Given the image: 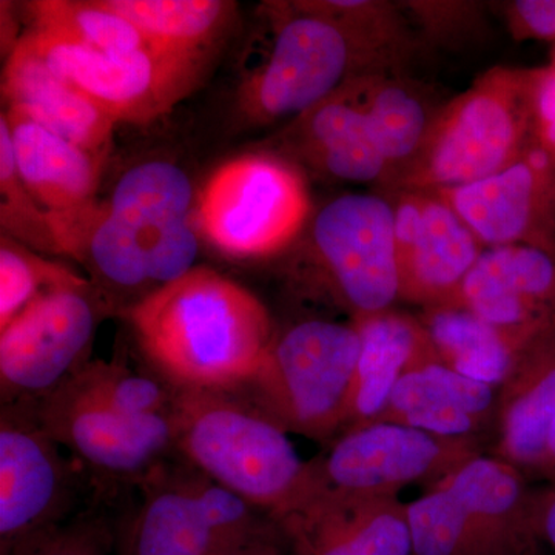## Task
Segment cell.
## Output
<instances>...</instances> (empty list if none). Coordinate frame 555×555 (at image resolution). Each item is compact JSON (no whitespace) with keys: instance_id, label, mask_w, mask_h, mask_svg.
<instances>
[{"instance_id":"cell-22","label":"cell","mask_w":555,"mask_h":555,"mask_svg":"<svg viewBox=\"0 0 555 555\" xmlns=\"http://www.w3.org/2000/svg\"><path fill=\"white\" fill-rule=\"evenodd\" d=\"M444 480L465 503L480 555H539L534 488L521 470L481 452Z\"/></svg>"},{"instance_id":"cell-28","label":"cell","mask_w":555,"mask_h":555,"mask_svg":"<svg viewBox=\"0 0 555 555\" xmlns=\"http://www.w3.org/2000/svg\"><path fill=\"white\" fill-rule=\"evenodd\" d=\"M133 24L152 46L203 56L228 24L233 3L219 0H101Z\"/></svg>"},{"instance_id":"cell-30","label":"cell","mask_w":555,"mask_h":555,"mask_svg":"<svg viewBox=\"0 0 555 555\" xmlns=\"http://www.w3.org/2000/svg\"><path fill=\"white\" fill-rule=\"evenodd\" d=\"M192 204L188 175L173 164L153 160L127 171L105 208L133 224H173L192 219Z\"/></svg>"},{"instance_id":"cell-33","label":"cell","mask_w":555,"mask_h":555,"mask_svg":"<svg viewBox=\"0 0 555 555\" xmlns=\"http://www.w3.org/2000/svg\"><path fill=\"white\" fill-rule=\"evenodd\" d=\"M86 283L89 281L64 266L46 261L3 236L0 246V331L51 288Z\"/></svg>"},{"instance_id":"cell-3","label":"cell","mask_w":555,"mask_h":555,"mask_svg":"<svg viewBox=\"0 0 555 555\" xmlns=\"http://www.w3.org/2000/svg\"><path fill=\"white\" fill-rule=\"evenodd\" d=\"M539 68L494 67L448 100L425 145L390 190H447L492 177L535 144ZM387 192V193H390Z\"/></svg>"},{"instance_id":"cell-11","label":"cell","mask_w":555,"mask_h":555,"mask_svg":"<svg viewBox=\"0 0 555 555\" xmlns=\"http://www.w3.org/2000/svg\"><path fill=\"white\" fill-rule=\"evenodd\" d=\"M481 452V441L372 422L339 434L310 465L315 489L387 496L411 485L429 488Z\"/></svg>"},{"instance_id":"cell-41","label":"cell","mask_w":555,"mask_h":555,"mask_svg":"<svg viewBox=\"0 0 555 555\" xmlns=\"http://www.w3.org/2000/svg\"><path fill=\"white\" fill-rule=\"evenodd\" d=\"M551 67H553L555 69V47H554V50H553V57H551Z\"/></svg>"},{"instance_id":"cell-24","label":"cell","mask_w":555,"mask_h":555,"mask_svg":"<svg viewBox=\"0 0 555 555\" xmlns=\"http://www.w3.org/2000/svg\"><path fill=\"white\" fill-rule=\"evenodd\" d=\"M14 163L21 181L50 217H65L93 203L100 160L20 112L9 109Z\"/></svg>"},{"instance_id":"cell-12","label":"cell","mask_w":555,"mask_h":555,"mask_svg":"<svg viewBox=\"0 0 555 555\" xmlns=\"http://www.w3.org/2000/svg\"><path fill=\"white\" fill-rule=\"evenodd\" d=\"M51 222L62 254L89 262L100 286L112 294L137 297V305L195 269L199 243L192 219L133 224L91 203L75 214L51 218Z\"/></svg>"},{"instance_id":"cell-2","label":"cell","mask_w":555,"mask_h":555,"mask_svg":"<svg viewBox=\"0 0 555 555\" xmlns=\"http://www.w3.org/2000/svg\"><path fill=\"white\" fill-rule=\"evenodd\" d=\"M173 423L184 462L275 524L312 495L310 460L243 393L179 390Z\"/></svg>"},{"instance_id":"cell-35","label":"cell","mask_w":555,"mask_h":555,"mask_svg":"<svg viewBox=\"0 0 555 555\" xmlns=\"http://www.w3.org/2000/svg\"><path fill=\"white\" fill-rule=\"evenodd\" d=\"M422 46L455 49L476 42L486 31V11L491 3L467 0H415L401 2Z\"/></svg>"},{"instance_id":"cell-13","label":"cell","mask_w":555,"mask_h":555,"mask_svg":"<svg viewBox=\"0 0 555 555\" xmlns=\"http://www.w3.org/2000/svg\"><path fill=\"white\" fill-rule=\"evenodd\" d=\"M79 477L30 404H2L0 555L73 518Z\"/></svg>"},{"instance_id":"cell-5","label":"cell","mask_w":555,"mask_h":555,"mask_svg":"<svg viewBox=\"0 0 555 555\" xmlns=\"http://www.w3.org/2000/svg\"><path fill=\"white\" fill-rule=\"evenodd\" d=\"M361 339L356 324L305 320L275 334L243 393L288 434L331 443L346 429Z\"/></svg>"},{"instance_id":"cell-34","label":"cell","mask_w":555,"mask_h":555,"mask_svg":"<svg viewBox=\"0 0 555 555\" xmlns=\"http://www.w3.org/2000/svg\"><path fill=\"white\" fill-rule=\"evenodd\" d=\"M0 190L2 229L36 250L62 254L50 215L40 210L17 173L5 115L0 118Z\"/></svg>"},{"instance_id":"cell-23","label":"cell","mask_w":555,"mask_h":555,"mask_svg":"<svg viewBox=\"0 0 555 555\" xmlns=\"http://www.w3.org/2000/svg\"><path fill=\"white\" fill-rule=\"evenodd\" d=\"M3 100L61 138L100 155L116 122L87 94L54 75L22 36L11 50L2 78Z\"/></svg>"},{"instance_id":"cell-27","label":"cell","mask_w":555,"mask_h":555,"mask_svg":"<svg viewBox=\"0 0 555 555\" xmlns=\"http://www.w3.org/2000/svg\"><path fill=\"white\" fill-rule=\"evenodd\" d=\"M418 320L437 356L449 367L500 389L516 367L526 345L550 318L529 326L503 327L466 309L434 306L423 309Z\"/></svg>"},{"instance_id":"cell-14","label":"cell","mask_w":555,"mask_h":555,"mask_svg":"<svg viewBox=\"0 0 555 555\" xmlns=\"http://www.w3.org/2000/svg\"><path fill=\"white\" fill-rule=\"evenodd\" d=\"M30 406L40 427L102 489L139 486L178 455L173 414H120L60 390Z\"/></svg>"},{"instance_id":"cell-19","label":"cell","mask_w":555,"mask_h":555,"mask_svg":"<svg viewBox=\"0 0 555 555\" xmlns=\"http://www.w3.org/2000/svg\"><path fill=\"white\" fill-rule=\"evenodd\" d=\"M555 422V313L535 332L499 389L492 452L543 480Z\"/></svg>"},{"instance_id":"cell-17","label":"cell","mask_w":555,"mask_h":555,"mask_svg":"<svg viewBox=\"0 0 555 555\" xmlns=\"http://www.w3.org/2000/svg\"><path fill=\"white\" fill-rule=\"evenodd\" d=\"M276 526L287 555H412L408 507L398 495L315 489Z\"/></svg>"},{"instance_id":"cell-37","label":"cell","mask_w":555,"mask_h":555,"mask_svg":"<svg viewBox=\"0 0 555 555\" xmlns=\"http://www.w3.org/2000/svg\"><path fill=\"white\" fill-rule=\"evenodd\" d=\"M499 9L513 39L555 42V0H514Z\"/></svg>"},{"instance_id":"cell-38","label":"cell","mask_w":555,"mask_h":555,"mask_svg":"<svg viewBox=\"0 0 555 555\" xmlns=\"http://www.w3.org/2000/svg\"><path fill=\"white\" fill-rule=\"evenodd\" d=\"M534 529L540 545L555 553V483L534 489Z\"/></svg>"},{"instance_id":"cell-16","label":"cell","mask_w":555,"mask_h":555,"mask_svg":"<svg viewBox=\"0 0 555 555\" xmlns=\"http://www.w3.org/2000/svg\"><path fill=\"white\" fill-rule=\"evenodd\" d=\"M437 193L485 247L555 251V159L537 144L492 177Z\"/></svg>"},{"instance_id":"cell-15","label":"cell","mask_w":555,"mask_h":555,"mask_svg":"<svg viewBox=\"0 0 555 555\" xmlns=\"http://www.w3.org/2000/svg\"><path fill=\"white\" fill-rule=\"evenodd\" d=\"M392 201L400 299L422 309L447 305L485 246L459 214L429 190L385 193Z\"/></svg>"},{"instance_id":"cell-21","label":"cell","mask_w":555,"mask_h":555,"mask_svg":"<svg viewBox=\"0 0 555 555\" xmlns=\"http://www.w3.org/2000/svg\"><path fill=\"white\" fill-rule=\"evenodd\" d=\"M499 387L466 377L437 353L415 364L398 382L377 422H396L462 440L494 437Z\"/></svg>"},{"instance_id":"cell-32","label":"cell","mask_w":555,"mask_h":555,"mask_svg":"<svg viewBox=\"0 0 555 555\" xmlns=\"http://www.w3.org/2000/svg\"><path fill=\"white\" fill-rule=\"evenodd\" d=\"M406 507L412 555H480L465 503L444 478Z\"/></svg>"},{"instance_id":"cell-4","label":"cell","mask_w":555,"mask_h":555,"mask_svg":"<svg viewBox=\"0 0 555 555\" xmlns=\"http://www.w3.org/2000/svg\"><path fill=\"white\" fill-rule=\"evenodd\" d=\"M272 20V47L243 89L254 122L297 118L350 79L408 69L312 2L278 3Z\"/></svg>"},{"instance_id":"cell-26","label":"cell","mask_w":555,"mask_h":555,"mask_svg":"<svg viewBox=\"0 0 555 555\" xmlns=\"http://www.w3.org/2000/svg\"><path fill=\"white\" fill-rule=\"evenodd\" d=\"M350 321L361 350L345 430L377 422L403 375L437 353L422 321L408 313L389 309Z\"/></svg>"},{"instance_id":"cell-8","label":"cell","mask_w":555,"mask_h":555,"mask_svg":"<svg viewBox=\"0 0 555 555\" xmlns=\"http://www.w3.org/2000/svg\"><path fill=\"white\" fill-rule=\"evenodd\" d=\"M393 221L392 201L377 190L338 196L310 219L312 283L352 320L400 299Z\"/></svg>"},{"instance_id":"cell-7","label":"cell","mask_w":555,"mask_h":555,"mask_svg":"<svg viewBox=\"0 0 555 555\" xmlns=\"http://www.w3.org/2000/svg\"><path fill=\"white\" fill-rule=\"evenodd\" d=\"M312 204L297 164L250 153L222 164L198 196L195 224L221 254L264 259L286 251L308 229Z\"/></svg>"},{"instance_id":"cell-20","label":"cell","mask_w":555,"mask_h":555,"mask_svg":"<svg viewBox=\"0 0 555 555\" xmlns=\"http://www.w3.org/2000/svg\"><path fill=\"white\" fill-rule=\"evenodd\" d=\"M503 327L542 323L555 313V251L521 246L486 247L447 305Z\"/></svg>"},{"instance_id":"cell-6","label":"cell","mask_w":555,"mask_h":555,"mask_svg":"<svg viewBox=\"0 0 555 555\" xmlns=\"http://www.w3.org/2000/svg\"><path fill=\"white\" fill-rule=\"evenodd\" d=\"M138 488L141 500L116 535V555H217L278 528L179 455Z\"/></svg>"},{"instance_id":"cell-40","label":"cell","mask_w":555,"mask_h":555,"mask_svg":"<svg viewBox=\"0 0 555 555\" xmlns=\"http://www.w3.org/2000/svg\"><path fill=\"white\" fill-rule=\"evenodd\" d=\"M543 480L546 483H555V422L551 429L550 441H547L546 469Z\"/></svg>"},{"instance_id":"cell-9","label":"cell","mask_w":555,"mask_h":555,"mask_svg":"<svg viewBox=\"0 0 555 555\" xmlns=\"http://www.w3.org/2000/svg\"><path fill=\"white\" fill-rule=\"evenodd\" d=\"M104 306L90 283L51 288L2 328V404L39 403L91 363Z\"/></svg>"},{"instance_id":"cell-29","label":"cell","mask_w":555,"mask_h":555,"mask_svg":"<svg viewBox=\"0 0 555 555\" xmlns=\"http://www.w3.org/2000/svg\"><path fill=\"white\" fill-rule=\"evenodd\" d=\"M65 396L126 415L173 414L179 389L150 369L137 371L115 358L91 361L67 385Z\"/></svg>"},{"instance_id":"cell-31","label":"cell","mask_w":555,"mask_h":555,"mask_svg":"<svg viewBox=\"0 0 555 555\" xmlns=\"http://www.w3.org/2000/svg\"><path fill=\"white\" fill-rule=\"evenodd\" d=\"M28 9L35 24L33 30L72 40L87 49L102 53H129L155 47L133 24L102 5L101 0H40L30 3Z\"/></svg>"},{"instance_id":"cell-39","label":"cell","mask_w":555,"mask_h":555,"mask_svg":"<svg viewBox=\"0 0 555 555\" xmlns=\"http://www.w3.org/2000/svg\"><path fill=\"white\" fill-rule=\"evenodd\" d=\"M217 555H287V550L280 528H276L268 534L248 540L246 543L230 547V550L222 551Z\"/></svg>"},{"instance_id":"cell-36","label":"cell","mask_w":555,"mask_h":555,"mask_svg":"<svg viewBox=\"0 0 555 555\" xmlns=\"http://www.w3.org/2000/svg\"><path fill=\"white\" fill-rule=\"evenodd\" d=\"M115 529L107 518L80 514L16 547L10 555H116Z\"/></svg>"},{"instance_id":"cell-10","label":"cell","mask_w":555,"mask_h":555,"mask_svg":"<svg viewBox=\"0 0 555 555\" xmlns=\"http://www.w3.org/2000/svg\"><path fill=\"white\" fill-rule=\"evenodd\" d=\"M24 38L54 75L96 102L115 122L145 124L159 118L198 79V54L158 47L102 53L38 30Z\"/></svg>"},{"instance_id":"cell-1","label":"cell","mask_w":555,"mask_h":555,"mask_svg":"<svg viewBox=\"0 0 555 555\" xmlns=\"http://www.w3.org/2000/svg\"><path fill=\"white\" fill-rule=\"evenodd\" d=\"M124 315L149 367L179 390L243 389L275 338L261 299L208 268L190 270Z\"/></svg>"},{"instance_id":"cell-18","label":"cell","mask_w":555,"mask_h":555,"mask_svg":"<svg viewBox=\"0 0 555 555\" xmlns=\"http://www.w3.org/2000/svg\"><path fill=\"white\" fill-rule=\"evenodd\" d=\"M288 160L328 181L387 184V167L377 147L366 113L358 98L357 78L294 118L281 134Z\"/></svg>"},{"instance_id":"cell-25","label":"cell","mask_w":555,"mask_h":555,"mask_svg":"<svg viewBox=\"0 0 555 555\" xmlns=\"http://www.w3.org/2000/svg\"><path fill=\"white\" fill-rule=\"evenodd\" d=\"M357 90L386 163L387 184L379 192L387 193L397 188L422 152L427 134L448 100L429 83L412 78L408 69L360 76Z\"/></svg>"}]
</instances>
